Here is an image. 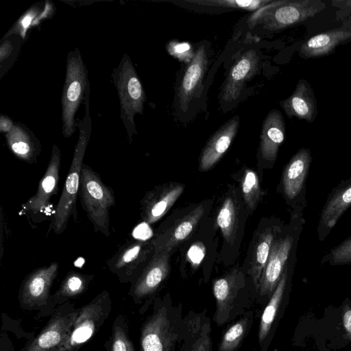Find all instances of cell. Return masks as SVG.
Returning a JSON list of instances; mask_svg holds the SVG:
<instances>
[{
    "instance_id": "obj_32",
    "label": "cell",
    "mask_w": 351,
    "mask_h": 351,
    "mask_svg": "<svg viewBox=\"0 0 351 351\" xmlns=\"http://www.w3.org/2000/svg\"><path fill=\"white\" fill-rule=\"evenodd\" d=\"M236 206L231 197L223 202L217 217V223L221 228L226 241L232 245L236 232Z\"/></svg>"
},
{
    "instance_id": "obj_38",
    "label": "cell",
    "mask_w": 351,
    "mask_h": 351,
    "mask_svg": "<svg viewBox=\"0 0 351 351\" xmlns=\"http://www.w3.org/2000/svg\"><path fill=\"white\" fill-rule=\"evenodd\" d=\"M205 254L204 247L202 243L193 245L188 251V257L193 266L198 265Z\"/></svg>"
},
{
    "instance_id": "obj_37",
    "label": "cell",
    "mask_w": 351,
    "mask_h": 351,
    "mask_svg": "<svg viewBox=\"0 0 351 351\" xmlns=\"http://www.w3.org/2000/svg\"><path fill=\"white\" fill-rule=\"evenodd\" d=\"M167 51L171 56L176 57L180 61L189 62L193 58L191 46L188 43H180L171 41L167 45Z\"/></svg>"
},
{
    "instance_id": "obj_41",
    "label": "cell",
    "mask_w": 351,
    "mask_h": 351,
    "mask_svg": "<svg viewBox=\"0 0 351 351\" xmlns=\"http://www.w3.org/2000/svg\"><path fill=\"white\" fill-rule=\"evenodd\" d=\"M0 351H14V346L12 341L5 331L1 330Z\"/></svg>"
},
{
    "instance_id": "obj_29",
    "label": "cell",
    "mask_w": 351,
    "mask_h": 351,
    "mask_svg": "<svg viewBox=\"0 0 351 351\" xmlns=\"http://www.w3.org/2000/svg\"><path fill=\"white\" fill-rule=\"evenodd\" d=\"M273 242V234L271 232H265L260 235L254 247L249 274L257 291L261 277L268 260Z\"/></svg>"
},
{
    "instance_id": "obj_40",
    "label": "cell",
    "mask_w": 351,
    "mask_h": 351,
    "mask_svg": "<svg viewBox=\"0 0 351 351\" xmlns=\"http://www.w3.org/2000/svg\"><path fill=\"white\" fill-rule=\"evenodd\" d=\"M342 321L346 335L351 340V308L348 305L343 307Z\"/></svg>"
},
{
    "instance_id": "obj_16",
    "label": "cell",
    "mask_w": 351,
    "mask_h": 351,
    "mask_svg": "<svg viewBox=\"0 0 351 351\" xmlns=\"http://www.w3.org/2000/svg\"><path fill=\"white\" fill-rule=\"evenodd\" d=\"M293 239L287 236L273 242L268 260L261 277L258 293L261 297L271 295L285 270Z\"/></svg>"
},
{
    "instance_id": "obj_8",
    "label": "cell",
    "mask_w": 351,
    "mask_h": 351,
    "mask_svg": "<svg viewBox=\"0 0 351 351\" xmlns=\"http://www.w3.org/2000/svg\"><path fill=\"white\" fill-rule=\"evenodd\" d=\"M111 311L112 299L106 290L78 308L77 314L60 351H78L99 331Z\"/></svg>"
},
{
    "instance_id": "obj_13",
    "label": "cell",
    "mask_w": 351,
    "mask_h": 351,
    "mask_svg": "<svg viewBox=\"0 0 351 351\" xmlns=\"http://www.w3.org/2000/svg\"><path fill=\"white\" fill-rule=\"evenodd\" d=\"M206 312L191 310L184 316L178 343L180 351H213L210 318Z\"/></svg>"
},
{
    "instance_id": "obj_26",
    "label": "cell",
    "mask_w": 351,
    "mask_h": 351,
    "mask_svg": "<svg viewBox=\"0 0 351 351\" xmlns=\"http://www.w3.org/2000/svg\"><path fill=\"white\" fill-rule=\"evenodd\" d=\"M350 39L351 31L331 29L317 34L305 41L300 47V53L306 58L326 56L339 45Z\"/></svg>"
},
{
    "instance_id": "obj_34",
    "label": "cell",
    "mask_w": 351,
    "mask_h": 351,
    "mask_svg": "<svg viewBox=\"0 0 351 351\" xmlns=\"http://www.w3.org/2000/svg\"><path fill=\"white\" fill-rule=\"evenodd\" d=\"M242 191L245 204L250 210L256 206L261 195V188L256 173L247 169L242 182Z\"/></svg>"
},
{
    "instance_id": "obj_25",
    "label": "cell",
    "mask_w": 351,
    "mask_h": 351,
    "mask_svg": "<svg viewBox=\"0 0 351 351\" xmlns=\"http://www.w3.org/2000/svg\"><path fill=\"white\" fill-rule=\"evenodd\" d=\"M184 191L181 184L172 185L159 193L147 195L142 204V218L144 221L154 223L160 219L173 204Z\"/></svg>"
},
{
    "instance_id": "obj_4",
    "label": "cell",
    "mask_w": 351,
    "mask_h": 351,
    "mask_svg": "<svg viewBox=\"0 0 351 351\" xmlns=\"http://www.w3.org/2000/svg\"><path fill=\"white\" fill-rule=\"evenodd\" d=\"M326 7L319 0H280L255 11L247 23L252 27L261 25L263 29L276 31L292 27L313 17Z\"/></svg>"
},
{
    "instance_id": "obj_35",
    "label": "cell",
    "mask_w": 351,
    "mask_h": 351,
    "mask_svg": "<svg viewBox=\"0 0 351 351\" xmlns=\"http://www.w3.org/2000/svg\"><path fill=\"white\" fill-rule=\"evenodd\" d=\"M331 265H343L351 263V236L339 245L332 249L322 259Z\"/></svg>"
},
{
    "instance_id": "obj_39",
    "label": "cell",
    "mask_w": 351,
    "mask_h": 351,
    "mask_svg": "<svg viewBox=\"0 0 351 351\" xmlns=\"http://www.w3.org/2000/svg\"><path fill=\"white\" fill-rule=\"evenodd\" d=\"M133 234L135 239L146 241L152 236V233L148 223L144 221L136 227Z\"/></svg>"
},
{
    "instance_id": "obj_30",
    "label": "cell",
    "mask_w": 351,
    "mask_h": 351,
    "mask_svg": "<svg viewBox=\"0 0 351 351\" xmlns=\"http://www.w3.org/2000/svg\"><path fill=\"white\" fill-rule=\"evenodd\" d=\"M129 319L123 314H119L114 319L109 338L104 343L106 351H135L129 337Z\"/></svg>"
},
{
    "instance_id": "obj_43",
    "label": "cell",
    "mask_w": 351,
    "mask_h": 351,
    "mask_svg": "<svg viewBox=\"0 0 351 351\" xmlns=\"http://www.w3.org/2000/svg\"><path fill=\"white\" fill-rule=\"evenodd\" d=\"M14 126V124L9 118L3 115L0 118V130L5 133L8 132Z\"/></svg>"
},
{
    "instance_id": "obj_7",
    "label": "cell",
    "mask_w": 351,
    "mask_h": 351,
    "mask_svg": "<svg viewBox=\"0 0 351 351\" xmlns=\"http://www.w3.org/2000/svg\"><path fill=\"white\" fill-rule=\"evenodd\" d=\"M88 89V73L80 52L76 48L67 56L61 99L62 134L65 138L71 136L75 130V115L82 100H85Z\"/></svg>"
},
{
    "instance_id": "obj_18",
    "label": "cell",
    "mask_w": 351,
    "mask_h": 351,
    "mask_svg": "<svg viewBox=\"0 0 351 351\" xmlns=\"http://www.w3.org/2000/svg\"><path fill=\"white\" fill-rule=\"evenodd\" d=\"M286 115L313 123L317 115V101L314 91L306 80L298 81L294 91L280 102Z\"/></svg>"
},
{
    "instance_id": "obj_31",
    "label": "cell",
    "mask_w": 351,
    "mask_h": 351,
    "mask_svg": "<svg viewBox=\"0 0 351 351\" xmlns=\"http://www.w3.org/2000/svg\"><path fill=\"white\" fill-rule=\"evenodd\" d=\"M253 315L252 311L245 312L228 328L219 344L218 351H236L250 328Z\"/></svg>"
},
{
    "instance_id": "obj_21",
    "label": "cell",
    "mask_w": 351,
    "mask_h": 351,
    "mask_svg": "<svg viewBox=\"0 0 351 351\" xmlns=\"http://www.w3.org/2000/svg\"><path fill=\"white\" fill-rule=\"evenodd\" d=\"M311 159L310 150L301 148L285 167L282 186L284 193L289 199H294L303 189Z\"/></svg>"
},
{
    "instance_id": "obj_17",
    "label": "cell",
    "mask_w": 351,
    "mask_h": 351,
    "mask_svg": "<svg viewBox=\"0 0 351 351\" xmlns=\"http://www.w3.org/2000/svg\"><path fill=\"white\" fill-rule=\"evenodd\" d=\"M351 206V178L342 181L329 194L320 214L318 232L324 239L346 210Z\"/></svg>"
},
{
    "instance_id": "obj_22",
    "label": "cell",
    "mask_w": 351,
    "mask_h": 351,
    "mask_svg": "<svg viewBox=\"0 0 351 351\" xmlns=\"http://www.w3.org/2000/svg\"><path fill=\"white\" fill-rule=\"evenodd\" d=\"M285 137V123L282 113L278 110L269 112L263 123L260 136V149L263 158L275 161L280 146Z\"/></svg>"
},
{
    "instance_id": "obj_1",
    "label": "cell",
    "mask_w": 351,
    "mask_h": 351,
    "mask_svg": "<svg viewBox=\"0 0 351 351\" xmlns=\"http://www.w3.org/2000/svg\"><path fill=\"white\" fill-rule=\"evenodd\" d=\"M140 328V351H176L184 319L182 305L168 295L156 297Z\"/></svg>"
},
{
    "instance_id": "obj_12",
    "label": "cell",
    "mask_w": 351,
    "mask_h": 351,
    "mask_svg": "<svg viewBox=\"0 0 351 351\" xmlns=\"http://www.w3.org/2000/svg\"><path fill=\"white\" fill-rule=\"evenodd\" d=\"M60 150L53 145L46 171L38 183L36 193L21 206L20 213L30 216L46 215L51 206L52 197L58 191Z\"/></svg>"
},
{
    "instance_id": "obj_24",
    "label": "cell",
    "mask_w": 351,
    "mask_h": 351,
    "mask_svg": "<svg viewBox=\"0 0 351 351\" xmlns=\"http://www.w3.org/2000/svg\"><path fill=\"white\" fill-rule=\"evenodd\" d=\"M5 137L9 148L17 158L28 163L36 160L41 150L40 144L25 126L14 124Z\"/></svg>"
},
{
    "instance_id": "obj_27",
    "label": "cell",
    "mask_w": 351,
    "mask_h": 351,
    "mask_svg": "<svg viewBox=\"0 0 351 351\" xmlns=\"http://www.w3.org/2000/svg\"><path fill=\"white\" fill-rule=\"evenodd\" d=\"M93 278L94 276L91 274L74 271L68 272L59 288L53 294L56 305L64 304L81 296L88 289Z\"/></svg>"
},
{
    "instance_id": "obj_19",
    "label": "cell",
    "mask_w": 351,
    "mask_h": 351,
    "mask_svg": "<svg viewBox=\"0 0 351 351\" xmlns=\"http://www.w3.org/2000/svg\"><path fill=\"white\" fill-rule=\"evenodd\" d=\"M208 66V58L204 45L199 47L182 79L179 91L178 102L180 108L186 111L200 87Z\"/></svg>"
},
{
    "instance_id": "obj_42",
    "label": "cell",
    "mask_w": 351,
    "mask_h": 351,
    "mask_svg": "<svg viewBox=\"0 0 351 351\" xmlns=\"http://www.w3.org/2000/svg\"><path fill=\"white\" fill-rule=\"evenodd\" d=\"M12 49L13 47L10 40H6L1 44L0 48V60L1 64L3 62L11 55Z\"/></svg>"
},
{
    "instance_id": "obj_14",
    "label": "cell",
    "mask_w": 351,
    "mask_h": 351,
    "mask_svg": "<svg viewBox=\"0 0 351 351\" xmlns=\"http://www.w3.org/2000/svg\"><path fill=\"white\" fill-rule=\"evenodd\" d=\"M244 285L243 275L236 269L214 282L213 290L216 300L214 321L217 325L226 324L237 315L236 299Z\"/></svg>"
},
{
    "instance_id": "obj_36",
    "label": "cell",
    "mask_w": 351,
    "mask_h": 351,
    "mask_svg": "<svg viewBox=\"0 0 351 351\" xmlns=\"http://www.w3.org/2000/svg\"><path fill=\"white\" fill-rule=\"evenodd\" d=\"M40 12V9L38 6L32 7L21 16L13 28L6 36L16 34H19L23 38H24L27 29L34 25H38L37 19Z\"/></svg>"
},
{
    "instance_id": "obj_15",
    "label": "cell",
    "mask_w": 351,
    "mask_h": 351,
    "mask_svg": "<svg viewBox=\"0 0 351 351\" xmlns=\"http://www.w3.org/2000/svg\"><path fill=\"white\" fill-rule=\"evenodd\" d=\"M259 57L254 49L241 55L230 68L221 93V100L230 103L236 100L247 81L257 72Z\"/></svg>"
},
{
    "instance_id": "obj_9",
    "label": "cell",
    "mask_w": 351,
    "mask_h": 351,
    "mask_svg": "<svg viewBox=\"0 0 351 351\" xmlns=\"http://www.w3.org/2000/svg\"><path fill=\"white\" fill-rule=\"evenodd\" d=\"M77 311L71 302L58 306L40 332L27 341L20 351H60Z\"/></svg>"
},
{
    "instance_id": "obj_23",
    "label": "cell",
    "mask_w": 351,
    "mask_h": 351,
    "mask_svg": "<svg viewBox=\"0 0 351 351\" xmlns=\"http://www.w3.org/2000/svg\"><path fill=\"white\" fill-rule=\"evenodd\" d=\"M204 213L202 205H199L185 215L179 222L153 241L154 254L163 251L171 252L173 247L187 238Z\"/></svg>"
},
{
    "instance_id": "obj_33",
    "label": "cell",
    "mask_w": 351,
    "mask_h": 351,
    "mask_svg": "<svg viewBox=\"0 0 351 351\" xmlns=\"http://www.w3.org/2000/svg\"><path fill=\"white\" fill-rule=\"evenodd\" d=\"M186 1L199 5L256 11L271 3L273 0H186Z\"/></svg>"
},
{
    "instance_id": "obj_20",
    "label": "cell",
    "mask_w": 351,
    "mask_h": 351,
    "mask_svg": "<svg viewBox=\"0 0 351 351\" xmlns=\"http://www.w3.org/2000/svg\"><path fill=\"white\" fill-rule=\"evenodd\" d=\"M239 127L238 116L226 122L211 136L199 158V169H210L222 157L234 138Z\"/></svg>"
},
{
    "instance_id": "obj_28",
    "label": "cell",
    "mask_w": 351,
    "mask_h": 351,
    "mask_svg": "<svg viewBox=\"0 0 351 351\" xmlns=\"http://www.w3.org/2000/svg\"><path fill=\"white\" fill-rule=\"evenodd\" d=\"M287 279V268L285 267L280 281L271 294L269 301L266 305L261 317L258 333V343L261 346H263L265 339L268 336L277 311L281 304L286 287Z\"/></svg>"
},
{
    "instance_id": "obj_44",
    "label": "cell",
    "mask_w": 351,
    "mask_h": 351,
    "mask_svg": "<svg viewBox=\"0 0 351 351\" xmlns=\"http://www.w3.org/2000/svg\"><path fill=\"white\" fill-rule=\"evenodd\" d=\"M345 4H346L347 5H351V1H345Z\"/></svg>"
},
{
    "instance_id": "obj_6",
    "label": "cell",
    "mask_w": 351,
    "mask_h": 351,
    "mask_svg": "<svg viewBox=\"0 0 351 351\" xmlns=\"http://www.w3.org/2000/svg\"><path fill=\"white\" fill-rule=\"evenodd\" d=\"M58 268L57 262L38 267L27 275L21 284L18 294L19 306L23 310L37 312L36 319L50 317L57 307L51 289Z\"/></svg>"
},
{
    "instance_id": "obj_11",
    "label": "cell",
    "mask_w": 351,
    "mask_h": 351,
    "mask_svg": "<svg viewBox=\"0 0 351 351\" xmlns=\"http://www.w3.org/2000/svg\"><path fill=\"white\" fill-rule=\"evenodd\" d=\"M151 248L145 241L135 239L123 244L106 264L121 283H132L147 266Z\"/></svg>"
},
{
    "instance_id": "obj_3",
    "label": "cell",
    "mask_w": 351,
    "mask_h": 351,
    "mask_svg": "<svg viewBox=\"0 0 351 351\" xmlns=\"http://www.w3.org/2000/svg\"><path fill=\"white\" fill-rule=\"evenodd\" d=\"M78 196L95 232L109 237L110 210L115 204L114 192L98 173L84 163L81 170Z\"/></svg>"
},
{
    "instance_id": "obj_10",
    "label": "cell",
    "mask_w": 351,
    "mask_h": 351,
    "mask_svg": "<svg viewBox=\"0 0 351 351\" xmlns=\"http://www.w3.org/2000/svg\"><path fill=\"white\" fill-rule=\"evenodd\" d=\"M170 252L154 254L140 276L130 284L128 294L140 305L138 313L145 314L152 306L156 293L169 272Z\"/></svg>"
},
{
    "instance_id": "obj_5",
    "label": "cell",
    "mask_w": 351,
    "mask_h": 351,
    "mask_svg": "<svg viewBox=\"0 0 351 351\" xmlns=\"http://www.w3.org/2000/svg\"><path fill=\"white\" fill-rule=\"evenodd\" d=\"M112 79L120 101V116L131 143L136 134L134 117L142 114L145 93L134 65L128 54H124L119 65L114 69Z\"/></svg>"
},
{
    "instance_id": "obj_2",
    "label": "cell",
    "mask_w": 351,
    "mask_h": 351,
    "mask_svg": "<svg viewBox=\"0 0 351 351\" xmlns=\"http://www.w3.org/2000/svg\"><path fill=\"white\" fill-rule=\"evenodd\" d=\"M84 101L85 115L83 120L77 123L80 130L79 138L62 191L49 228V231L53 230L56 234H60L66 230L71 217L73 218L74 221H76L77 217L76 201L80 174L92 130L91 119L89 114V89L86 92Z\"/></svg>"
}]
</instances>
